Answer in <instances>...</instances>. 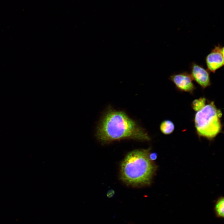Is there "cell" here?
Returning a JSON list of instances; mask_svg holds the SVG:
<instances>
[{"mask_svg": "<svg viewBox=\"0 0 224 224\" xmlns=\"http://www.w3.org/2000/svg\"><path fill=\"white\" fill-rule=\"evenodd\" d=\"M149 150H135L127 155L121 166V177L124 182L133 185L150 184L156 166L149 158Z\"/></svg>", "mask_w": 224, "mask_h": 224, "instance_id": "7a4b0ae2", "label": "cell"}, {"mask_svg": "<svg viewBox=\"0 0 224 224\" xmlns=\"http://www.w3.org/2000/svg\"><path fill=\"white\" fill-rule=\"evenodd\" d=\"M224 199L220 197L216 201L214 207V212L216 216L219 218H224Z\"/></svg>", "mask_w": 224, "mask_h": 224, "instance_id": "ba28073f", "label": "cell"}, {"mask_svg": "<svg viewBox=\"0 0 224 224\" xmlns=\"http://www.w3.org/2000/svg\"><path fill=\"white\" fill-rule=\"evenodd\" d=\"M96 136L107 143L125 139L148 141L147 133L124 112L109 109L97 126Z\"/></svg>", "mask_w": 224, "mask_h": 224, "instance_id": "6da1fadb", "label": "cell"}, {"mask_svg": "<svg viewBox=\"0 0 224 224\" xmlns=\"http://www.w3.org/2000/svg\"><path fill=\"white\" fill-rule=\"evenodd\" d=\"M207 99L204 97H201L194 100L191 103L192 109L197 112L202 109L206 105Z\"/></svg>", "mask_w": 224, "mask_h": 224, "instance_id": "9c48e42d", "label": "cell"}, {"mask_svg": "<svg viewBox=\"0 0 224 224\" xmlns=\"http://www.w3.org/2000/svg\"><path fill=\"white\" fill-rule=\"evenodd\" d=\"M205 58L207 69L210 72L216 71L224 66V47L219 43L214 46Z\"/></svg>", "mask_w": 224, "mask_h": 224, "instance_id": "5b68a950", "label": "cell"}, {"mask_svg": "<svg viewBox=\"0 0 224 224\" xmlns=\"http://www.w3.org/2000/svg\"><path fill=\"white\" fill-rule=\"evenodd\" d=\"M114 194V191L112 189H111L109 190L107 192V196L108 197L110 198L112 197Z\"/></svg>", "mask_w": 224, "mask_h": 224, "instance_id": "8fae6325", "label": "cell"}, {"mask_svg": "<svg viewBox=\"0 0 224 224\" xmlns=\"http://www.w3.org/2000/svg\"><path fill=\"white\" fill-rule=\"evenodd\" d=\"M149 157L150 160L153 161L156 160L157 157V154L156 152H153L149 154Z\"/></svg>", "mask_w": 224, "mask_h": 224, "instance_id": "30bf717a", "label": "cell"}, {"mask_svg": "<svg viewBox=\"0 0 224 224\" xmlns=\"http://www.w3.org/2000/svg\"><path fill=\"white\" fill-rule=\"evenodd\" d=\"M175 126L173 122L169 119L162 121L160 126V129L161 133L165 135H169L173 132Z\"/></svg>", "mask_w": 224, "mask_h": 224, "instance_id": "52a82bcc", "label": "cell"}, {"mask_svg": "<svg viewBox=\"0 0 224 224\" xmlns=\"http://www.w3.org/2000/svg\"><path fill=\"white\" fill-rule=\"evenodd\" d=\"M222 116L221 110L217 108L212 101L197 112L194 122L198 137L211 140L221 133L222 129L221 119Z\"/></svg>", "mask_w": 224, "mask_h": 224, "instance_id": "3957f363", "label": "cell"}, {"mask_svg": "<svg viewBox=\"0 0 224 224\" xmlns=\"http://www.w3.org/2000/svg\"><path fill=\"white\" fill-rule=\"evenodd\" d=\"M168 79L173 83L176 89L180 92L193 94L196 89L190 73L187 71L174 73L170 76Z\"/></svg>", "mask_w": 224, "mask_h": 224, "instance_id": "277c9868", "label": "cell"}, {"mask_svg": "<svg viewBox=\"0 0 224 224\" xmlns=\"http://www.w3.org/2000/svg\"><path fill=\"white\" fill-rule=\"evenodd\" d=\"M190 74L193 79L203 90L211 85L210 72L205 69L202 65L195 62L191 63Z\"/></svg>", "mask_w": 224, "mask_h": 224, "instance_id": "8992f818", "label": "cell"}]
</instances>
